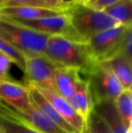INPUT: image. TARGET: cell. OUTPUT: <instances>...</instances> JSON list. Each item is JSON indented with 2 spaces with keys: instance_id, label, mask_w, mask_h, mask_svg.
<instances>
[{
  "instance_id": "obj_1",
  "label": "cell",
  "mask_w": 132,
  "mask_h": 133,
  "mask_svg": "<svg viewBox=\"0 0 132 133\" xmlns=\"http://www.w3.org/2000/svg\"><path fill=\"white\" fill-rule=\"evenodd\" d=\"M44 55L60 68L73 69L84 74L96 63L86 43L71 40L61 35L49 36Z\"/></svg>"
},
{
  "instance_id": "obj_2",
  "label": "cell",
  "mask_w": 132,
  "mask_h": 133,
  "mask_svg": "<svg viewBox=\"0 0 132 133\" xmlns=\"http://www.w3.org/2000/svg\"><path fill=\"white\" fill-rule=\"evenodd\" d=\"M66 14L72 26L83 43L100 32L120 25L102 10H96L85 4L72 3L66 9Z\"/></svg>"
},
{
  "instance_id": "obj_3",
  "label": "cell",
  "mask_w": 132,
  "mask_h": 133,
  "mask_svg": "<svg viewBox=\"0 0 132 133\" xmlns=\"http://www.w3.org/2000/svg\"><path fill=\"white\" fill-rule=\"evenodd\" d=\"M0 35L19 50L24 55H42L44 53L49 35L0 16Z\"/></svg>"
},
{
  "instance_id": "obj_4",
  "label": "cell",
  "mask_w": 132,
  "mask_h": 133,
  "mask_svg": "<svg viewBox=\"0 0 132 133\" xmlns=\"http://www.w3.org/2000/svg\"><path fill=\"white\" fill-rule=\"evenodd\" d=\"M85 75L93 105L104 101H115L123 91L120 82L103 62H96Z\"/></svg>"
},
{
  "instance_id": "obj_5",
  "label": "cell",
  "mask_w": 132,
  "mask_h": 133,
  "mask_svg": "<svg viewBox=\"0 0 132 133\" xmlns=\"http://www.w3.org/2000/svg\"><path fill=\"white\" fill-rule=\"evenodd\" d=\"M59 68L44 54L26 56L24 70L25 85L54 91V74Z\"/></svg>"
},
{
  "instance_id": "obj_6",
  "label": "cell",
  "mask_w": 132,
  "mask_h": 133,
  "mask_svg": "<svg viewBox=\"0 0 132 133\" xmlns=\"http://www.w3.org/2000/svg\"><path fill=\"white\" fill-rule=\"evenodd\" d=\"M132 25H120L95 35L86 42L95 62H103L119 54L120 43L127 30Z\"/></svg>"
},
{
  "instance_id": "obj_7",
  "label": "cell",
  "mask_w": 132,
  "mask_h": 133,
  "mask_svg": "<svg viewBox=\"0 0 132 133\" xmlns=\"http://www.w3.org/2000/svg\"><path fill=\"white\" fill-rule=\"evenodd\" d=\"M3 17V16H1ZM7 20L16 23L20 25L29 28L35 32L45 34L49 35H61L73 41L81 42L79 35L73 29L71 25L70 19L67 14L59 15L54 16H48V17H43L39 19L33 20H21V19H14V18L4 17ZM83 43V42H82Z\"/></svg>"
},
{
  "instance_id": "obj_8",
  "label": "cell",
  "mask_w": 132,
  "mask_h": 133,
  "mask_svg": "<svg viewBox=\"0 0 132 133\" xmlns=\"http://www.w3.org/2000/svg\"><path fill=\"white\" fill-rule=\"evenodd\" d=\"M0 102L17 112H25L33 104L28 88L15 81L0 82Z\"/></svg>"
},
{
  "instance_id": "obj_9",
  "label": "cell",
  "mask_w": 132,
  "mask_h": 133,
  "mask_svg": "<svg viewBox=\"0 0 132 133\" xmlns=\"http://www.w3.org/2000/svg\"><path fill=\"white\" fill-rule=\"evenodd\" d=\"M36 89L67 122L77 130L78 133H84V121H82L81 116L76 112V110L72 108V106L69 103L68 101H66L65 99H64L51 90L43 89V88H36Z\"/></svg>"
},
{
  "instance_id": "obj_10",
  "label": "cell",
  "mask_w": 132,
  "mask_h": 133,
  "mask_svg": "<svg viewBox=\"0 0 132 133\" xmlns=\"http://www.w3.org/2000/svg\"><path fill=\"white\" fill-rule=\"evenodd\" d=\"M64 14H66V9L46 8V7L37 6H14L0 8V16L21 20L39 19V18Z\"/></svg>"
},
{
  "instance_id": "obj_11",
  "label": "cell",
  "mask_w": 132,
  "mask_h": 133,
  "mask_svg": "<svg viewBox=\"0 0 132 133\" xmlns=\"http://www.w3.org/2000/svg\"><path fill=\"white\" fill-rule=\"evenodd\" d=\"M12 111L14 115L19 119L41 133H67L59 128L33 104H32L31 108L25 112H17L13 110Z\"/></svg>"
},
{
  "instance_id": "obj_12",
  "label": "cell",
  "mask_w": 132,
  "mask_h": 133,
  "mask_svg": "<svg viewBox=\"0 0 132 133\" xmlns=\"http://www.w3.org/2000/svg\"><path fill=\"white\" fill-rule=\"evenodd\" d=\"M68 102L81 116L84 123H86L91 112L93 110V102L89 89L88 82L86 79L81 78V75L76 82L75 91Z\"/></svg>"
},
{
  "instance_id": "obj_13",
  "label": "cell",
  "mask_w": 132,
  "mask_h": 133,
  "mask_svg": "<svg viewBox=\"0 0 132 133\" xmlns=\"http://www.w3.org/2000/svg\"><path fill=\"white\" fill-rule=\"evenodd\" d=\"M28 88L32 103L36 106L44 114H45L53 122H54L59 128L67 133H78L77 130L72 127L68 122L57 112V110L51 105L49 102L40 93L36 88L33 86H26Z\"/></svg>"
},
{
  "instance_id": "obj_14",
  "label": "cell",
  "mask_w": 132,
  "mask_h": 133,
  "mask_svg": "<svg viewBox=\"0 0 132 133\" xmlns=\"http://www.w3.org/2000/svg\"><path fill=\"white\" fill-rule=\"evenodd\" d=\"M93 110L114 133H126L128 130V128L119 114L114 101H104L94 104Z\"/></svg>"
},
{
  "instance_id": "obj_15",
  "label": "cell",
  "mask_w": 132,
  "mask_h": 133,
  "mask_svg": "<svg viewBox=\"0 0 132 133\" xmlns=\"http://www.w3.org/2000/svg\"><path fill=\"white\" fill-rule=\"evenodd\" d=\"M80 75L77 70L59 68L54 74V92L69 101L75 91L76 82Z\"/></svg>"
},
{
  "instance_id": "obj_16",
  "label": "cell",
  "mask_w": 132,
  "mask_h": 133,
  "mask_svg": "<svg viewBox=\"0 0 132 133\" xmlns=\"http://www.w3.org/2000/svg\"><path fill=\"white\" fill-rule=\"evenodd\" d=\"M103 63L111 70L123 90L131 89L132 85V62L129 61L123 55L118 54Z\"/></svg>"
},
{
  "instance_id": "obj_17",
  "label": "cell",
  "mask_w": 132,
  "mask_h": 133,
  "mask_svg": "<svg viewBox=\"0 0 132 133\" xmlns=\"http://www.w3.org/2000/svg\"><path fill=\"white\" fill-rule=\"evenodd\" d=\"M0 126L3 133H41L15 116L7 106L0 113Z\"/></svg>"
},
{
  "instance_id": "obj_18",
  "label": "cell",
  "mask_w": 132,
  "mask_h": 133,
  "mask_svg": "<svg viewBox=\"0 0 132 133\" xmlns=\"http://www.w3.org/2000/svg\"><path fill=\"white\" fill-rule=\"evenodd\" d=\"M102 11L120 25H132V0H119Z\"/></svg>"
},
{
  "instance_id": "obj_19",
  "label": "cell",
  "mask_w": 132,
  "mask_h": 133,
  "mask_svg": "<svg viewBox=\"0 0 132 133\" xmlns=\"http://www.w3.org/2000/svg\"><path fill=\"white\" fill-rule=\"evenodd\" d=\"M120 118L128 129L131 128L132 121V92L131 89L123 90L114 101Z\"/></svg>"
},
{
  "instance_id": "obj_20",
  "label": "cell",
  "mask_w": 132,
  "mask_h": 133,
  "mask_svg": "<svg viewBox=\"0 0 132 133\" xmlns=\"http://www.w3.org/2000/svg\"><path fill=\"white\" fill-rule=\"evenodd\" d=\"M0 52L10 58L13 63L17 65L18 68H20L24 72L25 67V56L1 35H0Z\"/></svg>"
},
{
  "instance_id": "obj_21",
  "label": "cell",
  "mask_w": 132,
  "mask_h": 133,
  "mask_svg": "<svg viewBox=\"0 0 132 133\" xmlns=\"http://www.w3.org/2000/svg\"><path fill=\"white\" fill-rule=\"evenodd\" d=\"M84 133H114L105 121L94 110L91 112L86 123Z\"/></svg>"
},
{
  "instance_id": "obj_22",
  "label": "cell",
  "mask_w": 132,
  "mask_h": 133,
  "mask_svg": "<svg viewBox=\"0 0 132 133\" xmlns=\"http://www.w3.org/2000/svg\"><path fill=\"white\" fill-rule=\"evenodd\" d=\"M14 6H37L53 8L48 5L43 0H3L2 7H14Z\"/></svg>"
},
{
  "instance_id": "obj_23",
  "label": "cell",
  "mask_w": 132,
  "mask_h": 133,
  "mask_svg": "<svg viewBox=\"0 0 132 133\" xmlns=\"http://www.w3.org/2000/svg\"><path fill=\"white\" fill-rule=\"evenodd\" d=\"M119 54L132 62V26L127 30L119 48Z\"/></svg>"
},
{
  "instance_id": "obj_24",
  "label": "cell",
  "mask_w": 132,
  "mask_h": 133,
  "mask_svg": "<svg viewBox=\"0 0 132 133\" xmlns=\"http://www.w3.org/2000/svg\"><path fill=\"white\" fill-rule=\"evenodd\" d=\"M13 62L5 54L0 52V82L13 81L9 75V70Z\"/></svg>"
},
{
  "instance_id": "obj_25",
  "label": "cell",
  "mask_w": 132,
  "mask_h": 133,
  "mask_svg": "<svg viewBox=\"0 0 132 133\" xmlns=\"http://www.w3.org/2000/svg\"><path fill=\"white\" fill-rule=\"evenodd\" d=\"M119 0H88L85 5L96 10H103L105 7L112 5Z\"/></svg>"
},
{
  "instance_id": "obj_26",
  "label": "cell",
  "mask_w": 132,
  "mask_h": 133,
  "mask_svg": "<svg viewBox=\"0 0 132 133\" xmlns=\"http://www.w3.org/2000/svg\"><path fill=\"white\" fill-rule=\"evenodd\" d=\"M88 0H71L70 2H72V4H86V2Z\"/></svg>"
},
{
  "instance_id": "obj_27",
  "label": "cell",
  "mask_w": 132,
  "mask_h": 133,
  "mask_svg": "<svg viewBox=\"0 0 132 133\" xmlns=\"http://www.w3.org/2000/svg\"><path fill=\"white\" fill-rule=\"evenodd\" d=\"M59 2H61L62 4H64V5H67V4H70V3H72V2H70V1H65V0H58Z\"/></svg>"
},
{
  "instance_id": "obj_28",
  "label": "cell",
  "mask_w": 132,
  "mask_h": 133,
  "mask_svg": "<svg viewBox=\"0 0 132 133\" xmlns=\"http://www.w3.org/2000/svg\"><path fill=\"white\" fill-rule=\"evenodd\" d=\"M126 133H132V128H129L128 130L126 131Z\"/></svg>"
},
{
  "instance_id": "obj_29",
  "label": "cell",
  "mask_w": 132,
  "mask_h": 133,
  "mask_svg": "<svg viewBox=\"0 0 132 133\" xmlns=\"http://www.w3.org/2000/svg\"><path fill=\"white\" fill-rule=\"evenodd\" d=\"M2 3H3V0H0V8L2 7Z\"/></svg>"
},
{
  "instance_id": "obj_30",
  "label": "cell",
  "mask_w": 132,
  "mask_h": 133,
  "mask_svg": "<svg viewBox=\"0 0 132 133\" xmlns=\"http://www.w3.org/2000/svg\"><path fill=\"white\" fill-rule=\"evenodd\" d=\"M0 133H3V131H2V128H1V126H0Z\"/></svg>"
}]
</instances>
